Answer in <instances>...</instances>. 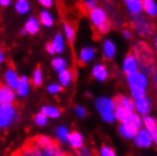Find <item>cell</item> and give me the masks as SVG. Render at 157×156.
<instances>
[{
  "label": "cell",
  "instance_id": "7a4b0ae2",
  "mask_svg": "<svg viewBox=\"0 0 157 156\" xmlns=\"http://www.w3.org/2000/svg\"><path fill=\"white\" fill-rule=\"evenodd\" d=\"M33 145L39 149L41 155L46 156H58L63 155L62 149L59 146L55 144L50 137L48 136H38L33 141Z\"/></svg>",
  "mask_w": 157,
  "mask_h": 156
},
{
  "label": "cell",
  "instance_id": "f1b7e54d",
  "mask_svg": "<svg viewBox=\"0 0 157 156\" xmlns=\"http://www.w3.org/2000/svg\"><path fill=\"white\" fill-rule=\"evenodd\" d=\"M115 102H116V105H120L132 112L134 111V99L130 96H117Z\"/></svg>",
  "mask_w": 157,
  "mask_h": 156
},
{
  "label": "cell",
  "instance_id": "60d3db41",
  "mask_svg": "<svg viewBox=\"0 0 157 156\" xmlns=\"http://www.w3.org/2000/svg\"><path fill=\"white\" fill-rule=\"evenodd\" d=\"M102 122H105L107 124H112V123H114L116 120H115V115L114 113H108V114H104L100 116Z\"/></svg>",
  "mask_w": 157,
  "mask_h": 156
},
{
  "label": "cell",
  "instance_id": "5bb4252c",
  "mask_svg": "<svg viewBox=\"0 0 157 156\" xmlns=\"http://www.w3.org/2000/svg\"><path fill=\"white\" fill-rule=\"evenodd\" d=\"M96 49L94 47H90V46H86V47H82L80 49L78 54V59L81 64H89V63L94 62V58H96Z\"/></svg>",
  "mask_w": 157,
  "mask_h": 156
},
{
  "label": "cell",
  "instance_id": "484cf974",
  "mask_svg": "<svg viewBox=\"0 0 157 156\" xmlns=\"http://www.w3.org/2000/svg\"><path fill=\"white\" fill-rule=\"evenodd\" d=\"M39 21L41 25H43L44 27H51L55 23V18H54V16L51 14V12L46 8V9H43L40 12V15H39Z\"/></svg>",
  "mask_w": 157,
  "mask_h": 156
},
{
  "label": "cell",
  "instance_id": "277c9868",
  "mask_svg": "<svg viewBox=\"0 0 157 156\" xmlns=\"http://www.w3.org/2000/svg\"><path fill=\"white\" fill-rule=\"evenodd\" d=\"M17 120V112L13 104H0V129H6Z\"/></svg>",
  "mask_w": 157,
  "mask_h": 156
},
{
  "label": "cell",
  "instance_id": "ac0fdd59",
  "mask_svg": "<svg viewBox=\"0 0 157 156\" xmlns=\"http://www.w3.org/2000/svg\"><path fill=\"white\" fill-rule=\"evenodd\" d=\"M102 49V55L104 57L107 59V60H112V59L115 58L116 56V53H117V48H116V45L113 40L107 39L102 42L101 46Z\"/></svg>",
  "mask_w": 157,
  "mask_h": 156
},
{
  "label": "cell",
  "instance_id": "7402d4cb",
  "mask_svg": "<svg viewBox=\"0 0 157 156\" xmlns=\"http://www.w3.org/2000/svg\"><path fill=\"white\" fill-rule=\"evenodd\" d=\"M133 112L124 108V107H122V106H120V105H116V107H115V109H114L115 120L117 122H120V123H122V122H130Z\"/></svg>",
  "mask_w": 157,
  "mask_h": 156
},
{
  "label": "cell",
  "instance_id": "83f0119b",
  "mask_svg": "<svg viewBox=\"0 0 157 156\" xmlns=\"http://www.w3.org/2000/svg\"><path fill=\"white\" fill-rule=\"evenodd\" d=\"M51 67H52V70L55 71V72H60V71L65 70V68H67V66H68V62H67V59L65 58V57H63V56H59V55H57V56H55L54 58L51 59Z\"/></svg>",
  "mask_w": 157,
  "mask_h": 156
},
{
  "label": "cell",
  "instance_id": "4316f807",
  "mask_svg": "<svg viewBox=\"0 0 157 156\" xmlns=\"http://www.w3.org/2000/svg\"><path fill=\"white\" fill-rule=\"evenodd\" d=\"M41 112L43 114L47 115L48 119H51V120H57L62 115V111L57 107V106L54 105H44L41 107Z\"/></svg>",
  "mask_w": 157,
  "mask_h": 156
},
{
  "label": "cell",
  "instance_id": "7dc6e473",
  "mask_svg": "<svg viewBox=\"0 0 157 156\" xmlns=\"http://www.w3.org/2000/svg\"><path fill=\"white\" fill-rule=\"evenodd\" d=\"M12 4V0H0V6L2 7H8Z\"/></svg>",
  "mask_w": 157,
  "mask_h": 156
},
{
  "label": "cell",
  "instance_id": "2e32d148",
  "mask_svg": "<svg viewBox=\"0 0 157 156\" xmlns=\"http://www.w3.org/2000/svg\"><path fill=\"white\" fill-rule=\"evenodd\" d=\"M4 81L5 84L7 87L12 88L13 90L16 89V87L18 84V81H20V75L17 74V72H16L14 67H8L7 70L5 71Z\"/></svg>",
  "mask_w": 157,
  "mask_h": 156
},
{
  "label": "cell",
  "instance_id": "8fae6325",
  "mask_svg": "<svg viewBox=\"0 0 157 156\" xmlns=\"http://www.w3.org/2000/svg\"><path fill=\"white\" fill-rule=\"evenodd\" d=\"M91 76L98 82H105L109 79V71L108 67L102 64V63H97L94 64L91 68Z\"/></svg>",
  "mask_w": 157,
  "mask_h": 156
},
{
  "label": "cell",
  "instance_id": "44dd1931",
  "mask_svg": "<svg viewBox=\"0 0 157 156\" xmlns=\"http://www.w3.org/2000/svg\"><path fill=\"white\" fill-rule=\"evenodd\" d=\"M50 45L55 55L63 54L64 50H65V37H64L63 33H57L54 37V39L51 40Z\"/></svg>",
  "mask_w": 157,
  "mask_h": 156
},
{
  "label": "cell",
  "instance_id": "f546056e",
  "mask_svg": "<svg viewBox=\"0 0 157 156\" xmlns=\"http://www.w3.org/2000/svg\"><path fill=\"white\" fill-rule=\"evenodd\" d=\"M14 8L17 14L20 15H26L31 10V4L29 0H16Z\"/></svg>",
  "mask_w": 157,
  "mask_h": 156
},
{
  "label": "cell",
  "instance_id": "b9f144b4",
  "mask_svg": "<svg viewBox=\"0 0 157 156\" xmlns=\"http://www.w3.org/2000/svg\"><path fill=\"white\" fill-rule=\"evenodd\" d=\"M83 4H84V7H86V10H91V9H94V7L98 6L97 0H83Z\"/></svg>",
  "mask_w": 157,
  "mask_h": 156
},
{
  "label": "cell",
  "instance_id": "e575fe53",
  "mask_svg": "<svg viewBox=\"0 0 157 156\" xmlns=\"http://www.w3.org/2000/svg\"><path fill=\"white\" fill-rule=\"evenodd\" d=\"M130 95L133 99L137 98H141L147 95V89L141 88V87H136V86H130Z\"/></svg>",
  "mask_w": 157,
  "mask_h": 156
},
{
  "label": "cell",
  "instance_id": "816d5d0a",
  "mask_svg": "<svg viewBox=\"0 0 157 156\" xmlns=\"http://www.w3.org/2000/svg\"><path fill=\"white\" fill-rule=\"evenodd\" d=\"M0 87H1V83H0Z\"/></svg>",
  "mask_w": 157,
  "mask_h": 156
},
{
  "label": "cell",
  "instance_id": "4dcf8cb0",
  "mask_svg": "<svg viewBox=\"0 0 157 156\" xmlns=\"http://www.w3.org/2000/svg\"><path fill=\"white\" fill-rule=\"evenodd\" d=\"M63 34L68 42H73L76 37V30H75L74 25L68 22H65L63 24Z\"/></svg>",
  "mask_w": 157,
  "mask_h": 156
},
{
  "label": "cell",
  "instance_id": "f35d334b",
  "mask_svg": "<svg viewBox=\"0 0 157 156\" xmlns=\"http://www.w3.org/2000/svg\"><path fill=\"white\" fill-rule=\"evenodd\" d=\"M74 114L78 119H84L86 116V109L81 105H78L74 107Z\"/></svg>",
  "mask_w": 157,
  "mask_h": 156
},
{
  "label": "cell",
  "instance_id": "9c48e42d",
  "mask_svg": "<svg viewBox=\"0 0 157 156\" xmlns=\"http://www.w3.org/2000/svg\"><path fill=\"white\" fill-rule=\"evenodd\" d=\"M153 100L149 96H144L141 98L134 99V112L141 116L148 115L153 111Z\"/></svg>",
  "mask_w": 157,
  "mask_h": 156
},
{
  "label": "cell",
  "instance_id": "7bdbcfd3",
  "mask_svg": "<svg viewBox=\"0 0 157 156\" xmlns=\"http://www.w3.org/2000/svg\"><path fill=\"white\" fill-rule=\"evenodd\" d=\"M36 1H38L42 7L48 8V9L54 6V0H36Z\"/></svg>",
  "mask_w": 157,
  "mask_h": 156
},
{
  "label": "cell",
  "instance_id": "bcb514c9",
  "mask_svg": "<svg viewBox=\"0 0 157 156\" xmlns=\"http://www.w3.org/2000/svg\"><path fill=\"white\" fill-rule=\"evenodd\" d=\"M80 150V155H86V156H88V155H91V153H90V150L88 148H86V147H82V148H80L78 149Z\"/></svg>",
  "mask_w": 157,
  "mask_h": 156
},
{
  "label": "cell",
  "instance_id": "e0dca14e",
  "mask_svg": "<svg viewBox=\"0 0 157 156\" xmlns=\"http://www.w3.org/2000/svg\"><path fill=\"white\" fill-rule=\"evenodd\" d=\"M67 144L72 149L78 150V149L82 148L84 146V137H83L82 133H80L78 131H72V132H70Z\"/></svg>",
  "mask_w": 157,
  "mask_h": 156
},
{
  "label": "cell",
  "instance_id": "3957f363",
  "mask_svg": "<svg viewBox=\"0 0 157 156\" xmlns=\"http://www.w3.org/2000/svg\"><path fill=\"white\" fill-rule=\"evenodd\" d=\"M131 24L136 33L140 37L150 35L154 31L153 24L146 15H141V14L131 15Z\"/></svg>",
  "mask_w": 157,
  "mask_h": 156
},
{
  "label": "cell",
  "instance_id": "8992f818",
  "mask_svg": "<svg viewBox=\"0 0 157 156\" xmlns=\"http://www.w3.org/2000/svg\"><path fill=\"white\" fill-rule=\"evenodd\" d=\"M94 107H96V111L98 112L99 115L101 116L104 114L114 113L116 102L113 98L104 96V97H99L94 100Z\"/></svg>",
  "mask_w": 157,
  "mask_h": 156
},
{
  "label": "cell",
  "instance_id": "f907efd6",
  "mask_svg": "<svg viewBox=\"0 0 157 156\" xmlns=\"http://www.w3.org/2000/svg\"><path fill=\"white\" fill-rule=\"evenodd\" d=\"M122 1H124V2L126 4V2H128V1H130V0H122Z\"/></svg>",
  "mask_w": 157,
  "mask_h": 156
},
{
  "label": "cell",
  "instance_id": "8d00e7d4",
  "mask_svg": "<svg viewBox=\"0 0 157 156\" xmlns=\"http://www.w3.org/2000/svg\"><path fill=\"white\" fill-rule=\"evenodd\" d=\"M99 155L100 156H115L116 153L112 147L107 146V145H102L101 147L99 148Z\"/></svg>",
  "mask_w": 157,
  "mask_h": 156
},
{
  "label": "cell",
  "instance_id": "d590c367",
  "mask_svg": "<svg viewBox=\"0 0 157 156\" xmlns=\"http://www.w3.org/2000/svg\"><path fill=\"white\" fill-rule=\"evenodd\" d=\"M48 119L47 115L46 114H43L41 111H40L39 113L36 114V116H34V124L36 127H40V128H42V127H46L48 123Z\"/></svg>",
  "mask_w": 157,
  "mask_h": 156
},
{
  "label": "cell",
  "instance_id": "5b68a950",
  "mask_svg": "<svg viewBox=\"0 0 157 156\" xmlns=\"http://www.w3.org/2000/svg\"><path fill=\"white\" fill-rule=\"evenodd\" d=\"M133 144L137 148L140 149H148L154 145L151 136H150L149 131L145 128H139L136 133V136L133 137Z\"/></svg>",
  "mask_w": 157,
  "mask_h": 156
},
{
  "label": "cell",
  "instance_id": "d6986e66",
  "mask_svg": "<svg viewBox=\"0 0 157 156\" xmlns=\"http://www.w3.org/2000/svg\"><path fill=\"white\" fill-rule=\"evenodd\" d=\"M40 27H41V23L34 16H30L24 24V30L30 35H36L40 31Z\"/></svg>",
  "mask_w": 157,
  "mask_h": 156
},
{
  "label": "cell",
  "instance_id": "d6a6232c",
  "mask_svg": "<svg viewBox=\"0 0 157 156\" xmlns=\"http://www.w3.org/2000/svg\"><path fill=\"white\" fill-rule=\"evenodd\" d=\"M43 80H44V76H43V72L41 68L39 67H36V70L33 71V73H32V76H31V83L33 84L34 87H41L43 83Z\"/></svg>",
  "mask_w": 157,
  "mask_h": 156
},
{
  "label": "cell",
  "instance_id": "ab89813d",
  "mask_svg": "<svg viewBox=\"0 0 157 156\" xmlns=\"http://www.w3.org/2000/svg\"><path fill=\"white\" fill-rule=\"evenodd\" d=\"M110 29H112V25H110V23L107 21V22H105L102 25H100V26L97 29V31H98L100 34H107V33H109Z\"/></svg>",
  "mask_w": 157,
  "mask_h": 156
},
{
  "label": "cell",
  "instance_id": "d4e9b609",
  "mask_svg": "<svg viewBox=\"0 0 157 156\" xmlns=\"http://www.w3.org/2000/svg\"><path fill=\"white\" fill-rule=\"evenodd\" d=\"M68 136H70V130L65 125H59V127H57L55 129V138L59 144H67Z\"/></svg>",
  "mask_w": 157,
  "mask_h": 156
},
{
  "label": "cell",
  "instance_id": "c3c4849f",
  "mask_svg": "<svg viewBox=\"0 0 157 156\" xmlns=\"http://www.w3.org/2000/svg\"><path fill=\"white\" fill-rule=\"evenodd\" d=\"M4 62H5V53H4V50L0 48V64Z\"/></svg>",
  "mask_w": 157,
  "mask_h": 156
},
{
  "label": "cell",
  "instance_id": "6da1fadb",
  "mask_svg": "<svg viewBox=\"0 0 157 156\" xmlns=\"http://www.w3.org/2000/svg\"><path fill=\"white\" fill-rule=\"evenodd\" d=\"M132 53L136 55V57L139 63V70L142 71L147 75H151L155 63H154V57L150 49L146 46L144 42H136L133 45Z\"/></svg>",
  "mask_w": 157,
  "mask_h": 156
},
{
  "label": "cell",
  "instance_id": "ffe728a7",
  "mask_svg": "<svg viewBox=\"0 0 157 156\" xmlns=\"http://www.w3.org/2000/svg\"><path fill=\"white\" fill-rule=\"evenodd\" d=\"M15 90L7 86L0 87V104H13L15 100Z\"/></svg>",
  "mask_w": 157,
  "mask_h": 156
},
{
  "label": "cell",
  "instance_id": "f6af8a7d",
  "mask_svg": "<svg viewBox=\"0 0 157 156\" xmlns=\"http://www.w3.org/2000/svg\"><path fill=\"white\" fill-rule=\"evenodd\" d=\"M122 34H123V38L125 40H130L132 38V32L130 31V30H128V29H124L123 32H122Z\"/></svg>",
  "mask_w": 157,
  "mask_h": 156
},
{
  "label": "cell",
  "instance_id": "603a6c76",
  "mask_svg": "<svg viewBox=\"0 0 157 156\" xmlns=\"http://www.w3.org/2000/svg\"><path fill=\"white\" fill-rule=\"evenodd\" d=\"M142 12L147 17H157V2L155 0H142Z\"/></svg>",
  "mask_w": 157,
  "mask_h": 156
},
{
  "label": "cell",
  "instance_id": "ba28073f",
  "mask_svg": "<svg viewBox=\"0 0 157 156\" xmlns=\"http://www.w3.org/2000/svg\"><path fill=\"white\" fill-rule=\"evenodd\" d=\"M89 21H90L91 25L94 29H98L100 25L108 21V15L105 8L102 7H94V9L89 10Z\"/></svg>",
  "mask_w": 157,
  "mask_h": 156
},
{
  "label": "cell",
  "instance_id": "52a82bcc",
  "mask_svg": "<svg viewBox=\"0 0 157 156\" xmlns=\"http://www.w3.org/2000/svg\"><path fill=\"white\" fill-rule=\"evenodd\" d=\"M126 76V83L128 86H136V87H141L147 89L150 84L149 81V75H147L146 73H144L142 71H137L134 73L125 75Z\"/></svg>",
  "mask_w": 157,
  "mask_h": 156
},
{
  "label": "cell",
  "instance_id": "cb8c5ba5",
  "mask_svg": "<svg viewBox=\"0 0 157 156\" xmlns=\"http://www.w3.org/2000/svg\"><path fill=\"white\" fill-rule=\"evenodd\" d=\"M73 80H74V74L70 68H65L58 72V82L62 84L63 88H67L71 86Z\"/></svg>",
  "mask_w": 157,
  "mask_h": 156
},
{
  "label": "cell",
  "instance_id": "ee69618b",
  "mask_svg": "<svg viewBox=\"0 0 157 156\" xmlns=\"http://www.w3.org/2000/svg\"><path fill=\"white\" fill-rule=\"evenodd\" d=\"M151 79H153L154 87H155L156 92H157V67H154L153 72H151Z\"/></svg>",
  "mask_w": 157,
  "mask_h": 156
},
{
  "label": "cell",
  "instance_id": "30bf717a",
  "mask_svg": "<svg viewBox=\"0 0 157 156\" xmlns=\"http://www.w3.org/2000/svg\"><path fill=\"white\" fill-rule=\"evenodd\" d=\"M122 71H123V73L125 75L131 74V73H134V72L139 71V63H138V59L133 53L128 54L123 58V62H122Z\"/></svg>",
  "mask_w": 157,
  "mask_h": 156
},
{
  "label": "cell",
  "instance_id": "9a60e30c",
  "mask_svg": "<svg viewBox=\"0 0 157 156\" xmlns=\"http://www.w3.org/2000/svg\"><path fill=\"white\" fill-rule=\"evenodd\" d=\"M16 95L21 98H26L31 91V81L26 75H22L20 76V81L16 87Z\"/></svg>",
  "mask_w": 157,
  "mask_h": 156
},
{
  "label": "cell",
  "instance_id": "681fc988",
  "mask_svg": "<svg viewBox=\"0 0 157 156\" xmlns=\"http://www.w3.org/2000/svg\"><path fill=\"white\" fill-rule=\"evenodd\" d=\"M154 47H155V50L157 53V34L155 35V38H154Z\"/></svg>",
  "mask_w": 157,
  "mask_h": 156
},
{
  "label": "cell",
  "instance_id": "7c38bea8",
  "mask_svg": "<svg viewBox=\"0 0 157 156\" xmlns=\"http://www.w3.org/2000/svg\"><path fill=\"white\" fill-rule=\"evenodd\" d=\"M142 127L149 131L153 142L157 146V119L151 115H145L142 116Z\"/></svg>",
  "mask_w": 157,
  "mask_h": 156
},
{
  "label": "cell",
  "instance_id": "836d02e7",
  "mask_svg": "<svg viewBox=\"0 0 157 156\" xmlns=\"http://www.w3.org/2000/svg\"><path fill=\"white\" fill-rule=\"evenodd\" d=\"M47 92L49 95H51V96H57V95H59L62 91H63V87H62V84L59 83V82H51V83H49L47 86Z\"/></svg>",
  "mask_w": 157,
  "mask_h": 156
},
{
  "label": "cell",
  "instance_id": "4fadbf2b",
  "mask_svg": "<svg viewBox=\"0 0 157 156\" xmlns=\"http://www.w3.org/2000/svg\"><path fill=\"white\" fill-rule=\"evenodd\" d=\"M118 135L125 139V140H130L133 139V137L136 136V133L138 131V128L132 123V122H122L120 123L117 128Z\"/></svg>",
  "mask_w": 157,
  "mask_h": 156
},
{
  "label": "cell",
  "instance_id": "74e56055",
  "mask_svg": "<svg viewBox=\"0 0 157 156\" xmlns=\"http://www.w3.org/2000/svg\"><path fill=\"white\" fill-rule=\"evenodd\" d=\"M130 122H132V123L137 127L138 129H139V128H141V127H142V116H141V115H139L138 113H136V112H133V113H132V116H131V120H130Z\"/></svg>",
  "mask_w": 157,
  "mask_h": 156
},
{
  "label": "cell",
  "instance_id": "1f68e13d",
  "mask_svg": "<svg viewBox=\"0 0 157 156\" xmlns=\"http://www.w3.org/2000/svg\"><path fill=\"white\" fill-rule=\"evenodd\" d=\"M126 9L131 15L142 13V0H130L126 2Z\"/></svg>",
  "mask_w": 157,
  "mask_h": 156
}]
</instances>
